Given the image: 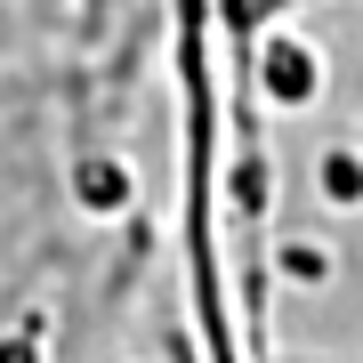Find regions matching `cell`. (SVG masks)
<instances>
[{
    "instance_id": "6da1fadb",
    "label": "cell",
    "mask_w": 363,
    "mask_h": 363,
    "mask_svg": "<svg viewBox=\"0 0 363 363\" xmlns=\"http://www.w3.org/2000/svg\"><path fill=\"white\" fill-rule=\"evenodd\" d=\"M274 89H283V97H298V89H307V57L274 49Z\"/></svg>"
},
{
    "instance_id": "7a4b0ae2",
    "label": "cell",
    "mask_w": 363,
    "mask_h": 363,
    "mask_svg": "<svg viewBox=\"0 0 363 363\" xmlns=\"http://www.w3.org/2000/svg\"><path fill=\"white\" fill-rule=\"evenodd\" d=\"M331 194H363V169L355 162H331Z\"/></svg>"
}]
</instances>
